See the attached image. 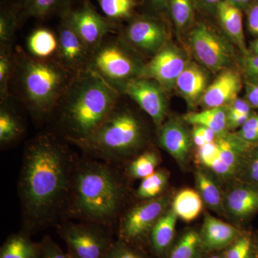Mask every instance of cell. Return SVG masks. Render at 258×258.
Here are the masks:
<instances>
[{
    "mask_svg": "<svg viewBox=\"0 0 258 258\" xmlns=\"http://www.w3.org/2000/svg\"><path fill=\"white\" fill-rule=\"evenodd\" d=\"M78 159L55 134L42 133L29 141L18 182L25 232L64 217Z\"/></svg>",
    "mask_w": 258,
    "mask_h": 258,
    "instance_id": "obj_1",
    "label": "cell"
},
{
    "mask_svg": "<svg viewBox=\"0 0 258 258\" xmlns=\"http://www.w3.org/2000/svg\"><path fill=\"white\" fill-rule=\"evenodd\" d=\"M127 191L125 180L113 164L79 159L64 217L109 228L121 215Z\"/></svg>",
    "mask_w": 258,
    "mask_h": 258,
    "instance_id": "obj_2",
    "label": "cell"
},
{
    "mask_svg": "<svg viewBox=\"0 0 258 258\" xmlns=\"http://www.w3.org/2000/svg\"><path fill=\"white\" fill-rule=\"evenodd\" d=\"M122 95L91 70L75 76L52 116L68 143L87 138L111 114Z\"/></svg>",
    "mask_w": 258,
    "mask_h": 258,
    "instance_id": "obj_3",
    "label": "cell"
},
{
    "mask_svg": "<svg viewBox=\"0 0 258 258\" xmlns=\"http://www.w3.org/2000/svg\"><path fill=\"white\" fill-rule=\"evenodd\" d=\"M15 70L11 86L17 96L35 119L50 118L76 75L55 58H36L20 46L15 47Z\"/></svg>",
    "mask_w": 258,
    "mask_h": 258,
    "instance_id": "obj_4",
    "label": "cell"
},
{
    "mask_svg": "<svg viewBox=\"0 0 258 258\" xmlns=\"http://www.w3.org/2000/svg\"><path fill=\"white\" fill-rule=\"evenodd\" d=\"M120 101L87 138L71 142L85 157L115 164L134 157L145 146L147 133L140 118Z\"/></svg>",
    "mask_w": 258,
    "mask_h": 258,
    "instance_id": "obj_5",
    "label": "cell"
},
{
    "mask_svg": "<svg viewBox=\"0 0 258 258\" xmlns=\"http://www.w3.org/2000/svg\"><path fill=\"white\" fill-rule=\"evenodd\" d=\"M111 35L93 50L88 69L123 96L125 86L139 77L145 62L119 35Z\"/></svg>",
    "mask_w": 258,
    "mask_h": 258,
    "instance_id": "obj_6",
    "label": "cell"
},
{
    "mask_svg": "<svg viewBox=\"0 0 258 258\" xmlns=\"http://www.w3.org/2000/svg\"><path fill=\"white\" fill-rule=\"evenodd\" d=\"M57 233L72 258H104L114 242L108 227L91 222H63Z\"/></svg>",
    "mask_w": 258,
    "mask_h": 258,
    "instance_id": "obj_7",
    "label": "cell"
},
{
    "mask_svg": "<svg viewBox=\"0 0 258 258\" xmlns=\"http://www.w3.org/2000/svg\"><path fill=\"white\" fill-rule=\"evenodd\" d=\"M118 35L139 55L151 57L169 42L167 28L161 15L149 13L134 16Z\"/></svg>",
    "mask_w": 258,
    "mask_h": 258,
    "instance_id": "obj_8",
    "label": "cell"
},
{
    "mask_svg": "<svg viewBox=\"0 0 258 258\" xmlns=\"http://www.w3.org/2000/svg\"><path fill=\"white\" fill-rule=\"evenodd\" d=\"M189 40L195 57L212 72L225 69L233 60V47L208 24H196L189 32Z\"/></svg>",
    "mask_w": 258,
    "mask_h": 258,
    "instance_id": "obj_9",
    "label": "cell"
},
{
    "mask_svg": "<svg viewBox=\"0 0 258 258\" xmlns=\"http://www.w3.org/2000/svg\"><path fill=\"white\" fill-rule=\"evenodd\" d=\"M91 50L96 48L118 25L100 14L90 0H84L78 8H71L60 16Z\"/></svg>",
    "mask_w": 258,
    "mask_h": 258,
    "instance_id": "obj_10",
    "label": "cell"
},
{
    "mask_svg": "<svg viewBox=\"0 0 258 258\" xmlns=\"http://www.w3.org/2000/svg\"><path fill=\"white\" fill-rule=\"evenodd\" d=\"M170 198L158 197L136 205L120 216L119 239L131 243L150 235L153 227L168 210Z\"/></svg>",
    "mask_w": 258,
    "mask_h": 258,
    "instance_id": "obj_11",
    "label": "cell"
},
{
    "mask_svg": "<svg viewBox=\"0 0 258 258\" xmlns=\"http://www.w3.org/2000/svg\"><path fill=\"white\" fill-rule=\"evenodd\" d=\"M189 62L182 50L168 42L144 63L139 78L154 80L164 91H170Z\"/></svg>",
    "mask_w": 258,
    "mask_h": 258,
    "instance_id": "obj_12",
    "label": "cell"
},
{
    "mask_svg": "<svg viewBox=\"0 0 258 258\" xmlns=\"http://www.w3.org/2000/svg\"><path fill=\"white\" fill-rule=\"evenodd\" d=\"M165 92L154 80L137 78L126 85L123 95L133 100L159 129L164 124L167 114Z\"/></svg>",
    "mask_w": 258,
    "mask_h": 258,
    "instance_id": "obj_13",
    "label": "cell"
},
{
    "mask_svg": "<svg viewBox=\"0 0 258 258\" xmlns=\"http://www.w3.org/2000/svg\"><path fill=\"white\" fill-rule=\"evenodd\" d=\"M216 141L218 152L207 168L219 177L225 179L241 174L247 155L254 146L246 143L237 134H222Z\"/></svg>",
    "mask_w": 258,
    "mask_h": 258,
    "instance_id": "obj_14",
    "label": "cell"
},
{
    "mask_svg": "<svg viewBox=\"0 0 258 258\" xmlns=\"http://www.w3.org/2000/svg\"><path fill=\"white\" fill-rule=\"evenodd\" d=\"M56 32L58 39L56 60L75 75L87 71L93 51L62 19Z\"/></svg>",
    "mask_w": 258,
    "mask_h": 258,
    "instance_id": "obj_15",
    "label": "cell"
},
{
    "mask_svg": "<svg viewBox=\"0 0 258 258\" xmlns=\"http://www.w3.org/2000/svg\"><path fill=\"white\" fill-rule=\"evenodd\" d=\"M225 211L236 221L245 222L258 212V186L242 181L224 196Z\"/></svg>",
    "mask_w": 258,
    "mask_h": 258,
    "instance_id": "obj_16",
    "label": "cell"
},
{
    "mask_svg": "<svg viewBox=\"0 0 258 258\" xmlns=\"http://www.w3.org/2000/svg\"><path fill=\"white\" fill-rule=\"evenodd\" d=\"M242 86L240 74L235 70L226 69L208 86L202 103L207 108L226 107L237 98Z\"/></svg>",
    "mask_w": 258,
    "mask_h": 258,
    "instance_id": "obj_17",
    "label": "cell"
},
{
    "mask_svg": "<svg viewBox=\"0 0 258 258\" xmlns=\"http://www.w3.org/2000/svg\"><path fill=\"white\" fill-rule=\"evenodd\" d=\"M158 142L181 165L188 161L193 141L187 129L179 120H169L161 125Z\"/></svg>",
    "mask_w": 258,
    "mask_h": 258,
    "instance_id": "obj_18",
    "label": "cell"
},
{
    "mask_svg": "<svg viewBox=\"0 0 258 258\" xmlns=\"http://www.w3.org/2000/svg\"><path fill=\"white\" fill-rule=\"evenodd\" d=\"M242 232L243 230L206 213L200 232L203 251L215 252L225 249L233 243Z\"/></svg>",
    "mask_w": 258,
    "mask_h": 258,
    "instance_id": "obj_19",
    "label": "cell"
},
{
    "mask_svg": "<svg viewBox=\"0 0 258 258\" xmlns=\"http://www.w3.org/2000/svg\"><path fill=\"white\" fill-rule=\"evenodd\" d=\"M208 83L205 71L195 62H189L176 80L174 88L188 104L194 106L203 98Z\"/></svg>",
    "mask_w": 258,
    "mask_h": 258,
    "instance_id": "obj_20",
    "label": "cell"
},
{
    "mask_svg": "<svg viewBox=\"0 0 258 258\" xmlns=\"http://www.w3.org/2000/svg\"><path fill=\"white\" fill-rule=\"evenodd\" d=\"M242 10L222 0L217 7L215 14L219 23L226 35L240 48L244 55H248L243 30Z\"/></svg>",
    "mask_w": 258,
    "mask_h": 258,
    "instance_id": "obj_21",
    "label": "cell"
},
{
    "mask_svg": "<svg viewBox=\"0 0 258 258\" xmlns=\"http://www.w3.org/2000/svg\"><path fill=\"white\" fill-rule=\"evenodd\" d=\"M75 0H19L21 22L28 18L46 20L55 15L60 16L73 8Z\"/></svg>",
    "mask_w": 258,
    "mask_h": 258,
    "instance_id": "obj_22",
    "label": "cell"
},
{
    "mask_svg": "<svg viewBox=\"0 0 258 258\" xmlns=\"http://www.w3.org/2000/svg\"><path fill=\"white\" fill-rule=\"evenodd\" d=\"M27 52L39 59L55 58L58 48L57 32L50 28H37L28 35Z\"/></svg>",
    "mask_w": 258,
    "mask_h": 258,
    "instance_id": "obj_23",
    "label": "cell"
},
{
    "mask_svg": "<svg viewBox=\"0 0 258 258\" xmlns=\"http://www.w3.org/2000/svg\"><path fill=\"white\" fill-rule=\"evenodd\" d=\"M177 218L172 209H168L153 227L149 236L153 249L157 255L165 254L171 247L175 235Z\"/></svg>",
    "mask_w": 258,
    "mask_h": 258,
    "instance_id": "obj_24",
    "label": "cell"
},
{
    "mask_svg": "<svg viewBox=\"0 0 258 258\" xmlns=\"http://www.w3.org/2000/svg\"><path fill=\"white\" fill-rule=\"evenodd\" d=\"M40 242H33L26 232L9 236L0 249V258H39Z\"/></svg>",
    "mask_w": 258,
    "mask_h": 258,
    "instance_id": "obj_25",
    "label": "cell"
},
{
    "mask_svg": "<svg viewBox=\"0 0 258 258\" xmlns=\"http://www.w3.org/2000/svg\"><path fill=\"white\" fill-rule=\"evenodd\" d=\"M9 103V99L1 102L0 106V143L2 146L13 143L25 132V127L20 115Z\"/></svg>",
    "mask_w": 258,
    "mask_h": 258,
    "instance_id": "obj_26",
    "label": "cell"
},
{
    "mask_svg": "<svg viewBox=\"0 0 258 258\" xmlns=\"http://www.w3.org/2000/svg\"><path fill=\"white\" fill-rule=\"evenodd\" d=\"M203 200L198 191L191 189L181 190L173 200L171 209L183 221L190 222L200 215Z\"/></svg>",
    "mask_w": 258,
    "mask_h": 258,
    "instance_id": "obj_27",
    "label": "cell"
},
{
    "mask_svg": "<svg viewBox=\"0 0 258 258\" xmlns=\"http://www.w3.org/2000/svg\"><path fill=\"white\" fill-rule=\"evenodd\" d=\"M186 123L194 125H202L212 129L217 135L226 133L228 128L227 110L225 107L207 108L198 113H190L184 117Z\"/></svg>",
    "mask_w": 258,
    "mask_h": 258,
    "instance_id": "obj_28",
    "label": "cell"
},
{
    "mask_svg": "<svg viewBox=\"0 0 258 258\" xmlns=\"http://www.w3.org/2000/svg\"><path fill=\"white\" fill-rule=\"evenodd\" d=\"M195 181L198 192L203 199V203L212 211L219 215L225 213L224 197L215 181L203 170L195 173Z\"/></svg>",
    "mask_w": 258,
    "mask_h": 258,
    "instance_id": "obj_29",
    "label": "cell"
},
{
    "mask_svg": "<svg viewBox=\"0 0 258 258\" xmlns=\"http://www.w3.org/2000/svg\"><path fill=\"white\" fill-rule=\"evenodd\" d=\"M21 8L18 4L2 5L0 12V47H13L15 32L20 18Z\"/></svg>",
    "mask_w": 258,
    "mask_h": 258,
    "instance_id": "obj_30",
    "label": "cell"
},
{
    "mask_svg": "<svg viewBox=\"0 0 258 258\" xmlns=\"http://www.w3.org/2000/svg\"><path fill=\"white\" fill-rule=\"evenodd\" d=\"M103 14L111 22L118 25L129 21L135 16L138 0H96Z\"/></svg>",
    "mask_w": 258,
    "mask_h": 258,
    "instance_id": "obj_31",
    "label": "cell"
},
{
    "mask_svg": "<svg viewBox=\"0 0 258 258\" xmlns=\"http://www.w3.org/2000/svg\"><path fill=\"white\" fill-rule=\"evenodd\" d=\"M195 0H170L166 13L170 17L176 30L183 32L193 25L195 19Z\"/></svg>",
    "mask_w": 258,
    "mask_h": 258,
    "instance_id": "obj_32",
    "label": "cell"
},
{
    "mask_svg": "<svg viewBox=\"0 0 258 258\" xmlns=\"http://www.w3.org/2000/svg\"><path fill=\"white\" fill-rule=\"evenodd\" d=\"M15 70V52L13 47H0V100L11 96L10 86Z\"/></svg>",
    "mask_w": 258,
    "mask_h": 258,
    "instance_id": "obj_33",
    "label": "cell"
},
{
    "mask_svg": "<svg viewBox=\"0 0 258 258\" xmlns=\"http://www.w3.org/2000/svg\"><path fill=\"white\" fill-rule=\"evenodd\" d=\"M203 251L200 233L188 230L171 248L168 258H200Z\"/></svg>",
    "mask_w": 258,
    "mask_h": 258,
    "instance_id": "obj_34",
    "label": "cell"
},
{
    "mask_svg": "<svg viewBox=\"0 0 258 258\" xmlns=\"http://www.w3.org/2000/svg\"><path fill=\"white\" fill-rule=\"evenodd\" d=\"M157 152L149 149L137 156L131 161L128 167V174L134 179H144L157 171L159 164Z\"/></svg>",
    "mask_w": 258,
    "mask_h": 258,
    "instance_id": "obj_35",
    "label": "cell"
},
{
    "mask_svg": "<svg viewBox=\"0 0 258 258\" xmlns=\"http://www.w3.org/2000/svg\"><path fill=\"white\" fill-rule=\"evenodd\" d=\"M223 258H258L255 234L243 231L240 237L224 249Z\"/></svg>",
    "mask_w": 258,
    "mask_h": 258,
    "instance_id": "obj_36",
    "label": "cell"
},
{
    "mask_svg": "<svg viewBox=\"0 0 258 258\" xmlns=\"http://www.w3.org/2000/svg\"><path fill=\"white\" fill-rule=\"evenodd\" d=\"M167 173L162 169L157 170L144 178L139 184L137 195L142 200H147L160 197L168 183Z\"/></svg>",
    "mask_w": 258,
    "mask_h": 258,
    "instance_id": "obj_37",
    "label": "cell"
},
{
    "mask_svg": "<svg viewBox=\"0 0 258 258\" xmlns=\"http://www.w3.org/2000/svg\"><path fill=\"white\" fill-rule=\"evenodd\" d=\"M241 174L242 181L258 186V144L249 152Z\"/></svg>",
    "mask_w": 258,
    "mask_h": 258,
    "instance_id": "obj_38",
    "label": "cell"
},
{
    "mask_svg": "<svg viewBox=\"0 0 258 258\" xmlns=\"http://www.w3.org/2000/svg\"><path fill=\"white\" fill-rule=\"evenodd\" d=\"M236 134L249 145H257L258 113H252Z\"/></svg>",
    "mask_w": 258,
    "mask_h": 258,
    "instance_id": "obj_39",
    "label": "cell"
},
{
    "mask_svg": "<svg viewBox=\"0 0 258 258\" xmlns=\"http://www.w3.org/2000/svg\"><path fill=\"white\" fill-rule=\"evenodd\" d=\"M104 258H145L142 254L130 247L128 242L120 240L114 241Z\"/></svg>",
    "mask_w": 258,
    "mask_h": 258,
    "instance_id": "obj_40",
    "label": "cell"
},
{
    "mask_svg": "<svg viewBox=\"0 0 258 258\" xmlns=\"http://www.w3.org/2000/svg\"><path fill=\"white\" fill-rule=\"evenodd\" d=\"M40 253L39 258H72L68 252H64L60 246L46 235L40 242Z\"/></svg>",
    "mask_w": 258,
    "mask_h": 258,
    "instance_id": "obj_41",
    "label": "cell"
},
{
    "mask_svg": "<svg viewBox=\"0 0 258 258\" xmlns=\"http://www.w3.org/2000/svg\"><path fill=\"white\" fill-rule=\"evenodd\" d=\"M249 31L258 38V0L245 10Z\"/></svg>",
    "mask_w": 258,
    "mask_h": 258,
    "instance_id": "obj_42",
    "label": "cell"
},
{
    "mask_svg": "<svg viewBox=\"0 0 258 258\" xmlns=\"http://www.w3.org/2000/svg\"><path fill=\"white\" fill-rule=\"evenodd\" d=\"M244 72L250 79L254 80V82H258V55H244L243 62Z\"/></svg>",
    "mask_w": 258,
    "mask_h": 258,
    "instance_id": "obj_43",
    "label": "cell"
},
{
    "mask_svg": "<svg viewBox=\"0 0 258 258\" xmlns=\"http://www.w3.org/2000/svg\"><path fill=\"white\" fill-rule=\"evenodd\" d=\"M252 108L247 101L236 98L227 107V113L230 114H252Z\"/></svg>",
    "mask_w": 258,
    "mask_h": 258,
    "instance_id": "obj_44",
    "label": "cell"
},
{
    "mask_svg": "<svg viewBox=\"0 0 258 258\" xmlns=\"http://www.w3.org/2000/svg\"><path fill=\"white\" fill-rule=\"evenodd\" d=\"M170 0H144L149 9V14L161 15L166 13Z\"/></svg>",
    "mask_w": 258,
    "mask_h": 258,
    "instance_id": "obj_45",
    "label": "cell"
},
{
    "mask_svg": "<svg viewBox=\"0 0 258 258\" xmlns=\"http://www.w3.org/2000/svg\"><path fill=\"white\" fill-rule=\"evenodd\" d=\"M246 101L252 108L258 109V82L247 83L246 87Z\"/></svg>",
    "mask_w": 258,
    "mask_h": 258,
    "instance_id": "obj_46",
    "label": "cell"
},
{
    "mask_svg": "<svg viewBox=\"0 0 258 258\" xmlns=\"http://www.w3.org/2000/svg\"><path fill=\"white\" fill-rule=\"evenodd\" d=\"M197 5H200L204 10L209 13H215L218 5L222 0H195Z\"/></svg>",
    "mask_w": 258,
    "mask_h": 258,
    "instance_id": "obj_47",
    "label": "cell"
},
{
    "mask_svg": "<svg viewBox=\"0 0 258 258\" xmlns=\"http://www.w3.org/2000/svg\"><path fill=\"white\" fill-rule=\"evenodd\" d=\"M192 141L197 147H201L207 144L206 140L204 138L203 134L198 125H195L192 133Z\"/></svg>",
    "mask_w": 258,
    "mask_h": 258,
    "instance_id": "obj_48",
    "label": "cell"
},
{
    "mask_svg": "<svg viewBox=\"0 0 258 258\" xmlns=\"http://www.w3.org/2000/svg\"><path fill=\"white\" fill-rule=\"evenodd\" d=\"M227 1L240 8L242 11H245L256 0H227Z\"/></svg>",
    "mask_w": 258,
    "mask_h": 258,
    "instance_id": "obj_49",
    "label": "cell"
},
{
    "mask_svg": "<svg viewBox=\"0 0 258 258\" xmlns=\"http://www.w3.org/2000/svg\"><path fill=\"white\" fill-rule=\"evenodd\" d=\"M251 49H252L253 54L258 55V38L251 44Z\"/></svg>",
    "mask_w": 258,
    "mask_h": 258,
    "instance_id": "obj_50",
    "label": "cell"
},
{
    "mask_svg": "<svg viewBox=\"0 0 258 258\" xmlns=\"http://www.w3.org/2000/svg\"><path fill=\"white\" fill-rule=\"evenodd\" d=\"M19 0H6L5 3L2 4L3 5H9V4H18Z\"/></svg>",
    "mask_w": 258,
    "mask_h": 258,
    "instance_id": "obj_51",
    "label": "cell"
},
{
    "mask_svg": "<svg viewBox=\"0 0 258 258\" xmlns=\"http://www.w3.org/2000/svg\"><path fill=\"white\" fill-rule=\"evenodd\" d=\"M206 258H223L222 257V254H212V255L209 256V257Z\"/></svg>",
    "mask_w": 258,
    "mask_h": 258,
    "instance_id": "obj_52",
    "label": "cell"
},
{
    "mask_svg": "<svg viewBox=\"0 0 258 258\" xmlns=\"http://www.w3.org/2000/svg\"><path fill=\"white\" fill-rule=\"evenodd\" d=\"M255 238H256V242H257V246L258 249V232L257 233H255Z\"/></svg>",
    "mask_w": 258,
    "mask_h": 258,
    "instance_id": "obj_53",
    "label": "cell"
}]
</instances>
